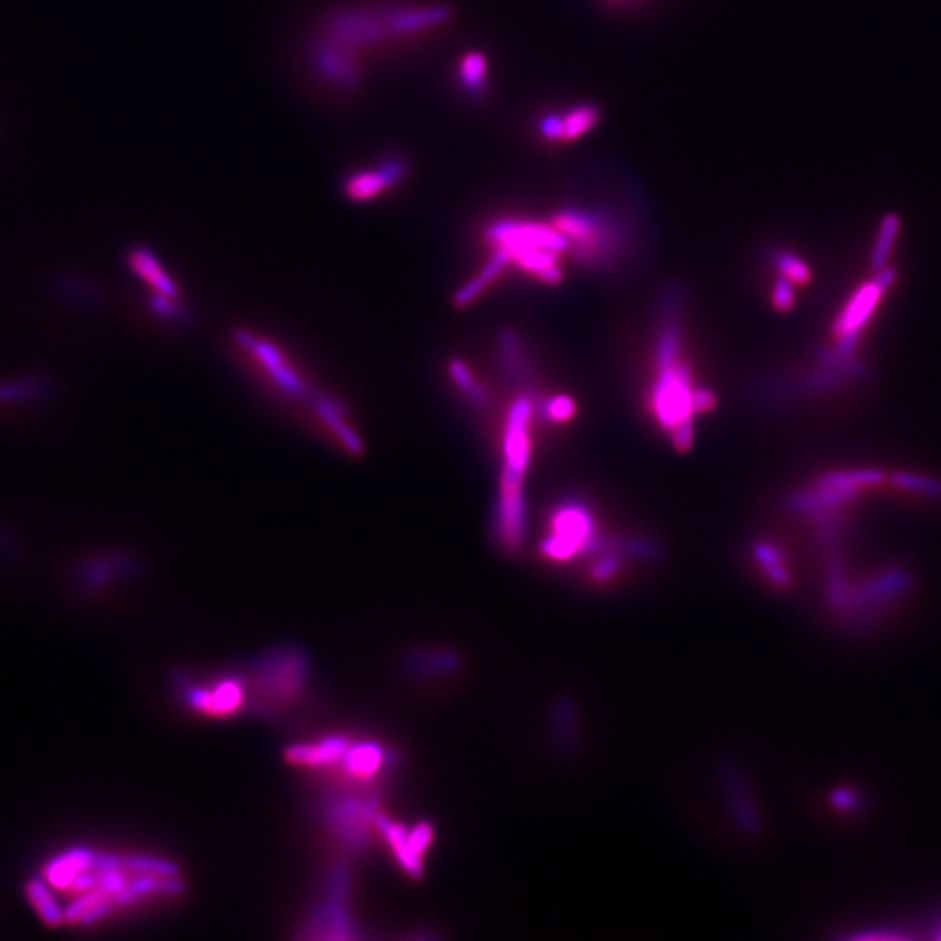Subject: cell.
I'll use <instances>...</instances> for the list:
<instances>
[{
  "label": "cell",
  "mask_w": 941,
  "mask_h": 941,
  "mask_svg": "<svg viewBox=\"0 0 941 941\" xmlns=\"http://www.w3.org/2000/svg\"><path fill=\"white\" fill-rule=\"evenodd\" d=\"M25 891H27L28 900L32 903V907L35 908V912L39 914L46 926L60 928L61 924H65V912L61 910L60 905L56 903L53 894L49 891L48 882L41 881V879H32V881L27 882Z\"/></svg>",
  "instance_id": "14"
},
{
  "label": "cell",
  "mask_w": 941,
  "mask_h": 941,
  "mask_svg": "<svg viewBox=\"0 0 941 941\" xmlns=\"http://www.w3.org/2000/svg\"><path fill=\"white\" fill-rule=\"evenodd\" d=\"M349 746L351 741L344 736H330L312 743L290 746L286 750L285 759L305 769H339Z\"/></svg>",
  "instance_id": "12"
},
{
  "label": "cell",
  "mask_w": 941,
  "mask_h": 941,
  "mask_svg": "<svg viewBox=\"0 0 941 941\" xmlns=\"http://www.w3.org/2000/svg\"><path fill=\"white\" fill-rule=\"evenodd\" d=\"M715 407H717V396L711 393L710 389H705V387L694 389V396H692L694 413L711 412Z\"/></svg>",
  "instance_id": "25"
},
{
  "label": "cell",
  "mask_w": 941,
  "mask_h": 941,
  "mask_svg": "<svg viewBox=\"0 0 941 941\" xmlns=\"http://www.w3.org/2000/svg\"><path fill=\"white\" fill-rule=\"evenodd\" d=\"M304 680V659L297 652H286L271 657L260 670V692L267 701L283 705L297 698Z\"/></svg>",
  "instance_id": "9"
},
{
  "label": "cell",
  "mask_w": 941,
  "mask_h": 941,
  "mask_svg": "<svg viewBox=\"0 0 941 941\" xmlns=\"http://www.w3.org/2000/svg\"><path fill=\"white\" fill-rule=\"evenodd\" d=\"M408 175V163L405 157L386 156L375 166L356 170L344 178L342 189L344 196L353 203H372L375 199L398 187Z\"/></svg>",
  "instance_id": "6"
},
{
  "label": "cell",
  "mask_w": 941,
  "mask_h": 941,
  "mask_svg": "<svg viewBox=\"0 0 941 941\" xmlns=\"http://www.w3.org/2000/svg\"><path fill=\"white\" fill-rule=\"evenodd\" d=\"M535 403L529 393L513 401L504 431V461H502L499 499L495 506V534L504 548L516 551L522 546L527 530V504H525V473L532 457V419Z\"/></svg>",
  "instance_id": "3"
},
{
  "label": "cell",
  "mask_w": 941,
  "mask_h": 941,
  "mask_svg": "<svg viewBox=\"0 0 941 941\" xmlns=\"http://www.w3.org/2000/svg\"><path fill=\"white\" fill-rule=\"evenodd\" d=\"M901 229V218L896 213H889L882 218L879 236L875 241L874 253H872V267L875 271H882L886 267L887 260L891 257L894 243L898 239Z\"/></svg>",
  "instance_id": "16"
},
{
  "label": "cell",
  "mask_w": 941,
  "mask_h": 941,
  "mask_svg": "<svg viewBox=\"0 0 941 941\" xmlns=\"http://www.w3.org/2000/svg\"><path fill=\"white\" fill-rule=\"evenodd\" d=\"M452 18L448 6L356 7L333 14L312 46L319 77L342 89L358 86L359 65L368 53L441 27Z\"/></svg>",
  "instance_id": "1"
},
{
  "label": "cell",
  "mask_w": 941,
  "mask_h": 941,
  "mask_svg": "<svg viewBox=\"0 0 941 941\" xmlns=\"http://www.w3.org/2000/svg\"><path fill=\"white\" fill-rule=\"evenodd\" d=\"M459 75H461L464 88L468 89L469 93L480 95L481 91L485 89V81H487V60H485V56L478 53V51L468 53L462 58Z\"/></svg>",
  "instance_id": "19"
},
{
  "label": "cell",
  "mask_w": 941,
  "mask_h": 941,
  "mask_svg": "<svg viewBox=\"0 0 941 941\" xmlns=\"http://www.w3.org/2000/svg\"><path fill=\"white\" fill-rule=\"evenodd\" d=\"M576 410V401L572 400L570 396H563L562 394V396L549 398L546 405L541 408V413L548 422L563 424V422H569L576 415Z\"/></svg>",
  "instance_id": "20"
},
{
  "label": "cell",
  "mask_w": 941,
  "mask_h": 941,
  "mask_svg": "<svg viewBox=\"0 0 941 941\" xmlns=\"http://www.w3.org/2000/svg\"><path fill=\"white\" fill-rule=\"evenodd\" d=\"M894 483H896V485H900V487L903 488L922 490V492H928V494L938 495V497H941V481L922 478V476H917V474L901 473L894 476Z\"/></svg>",
  "instance_id": "22"
},
{
  "label": "cell",
  "mask_w": 941,
  "mask_h": 941,
  "mask_svg": "<svg viewBox=\"0 0 941 941\" xmlns=\"http://www.w3.org/2000/svg\"><path fill=\"white\" fill-rule=\"evenodd\" d=\"M386 765V752L377 743H351L346 757L342 760L344 774L354 781H370Z\"/></svg>",
  "instance_id": "13"
},
{
  "label": "cell",
  "mask_w": 941,
  "mask_h": 941,
  "mask_svg": "<svg viewBox=\"0 0 941 941\" xmlns=\"http://www.w3.org/2000/svg\"><path fill=\"white\" fill-rule=\"evenodd\" d=\"M375 823L384 835V839L387 840V844L393 849L394 856L400 861L401 867L410 874H417L420 870L422 853L429 844V830L426 826H419L412 833H408L407 828L396 825L384 814L377 816Z\"/></svg>",
  "instance_id": "11"
},
{
  "label": "cell",
  "mask_w": 941,
  "mask_h": 941,
  "mask_svg": "<svg viewBox=\"0 0 941 941\" xmlns=\"http://www.w3.org/2000/svg\"><path fill=\"white\" fill-rule=\"evenodd\" d=\"M499 354H501L502 368L506 370L511 379L525 380L527 365L522 356L520 340L513 332H504L499 339Z\"/></svg>",
  "instance_id": "17"
},
{
  "label": "cell",
  "mask_w": 941,
  "mask_h": 941,
  "mask_svg": "<svg viewBox=\"0 0 941 941\" xmlns=\"http://www.w3.org/2000/svg\"><path fill=\"white\" fill-rule=\"evenodd\" d=\"M600 119V112L595 105H581L569 114H563L565 122V142H574L577 138L589 133L595 128L596 122Z\"/></svg>",
  "instance_id": "18"
},
{
  "label": "cell",
  "mask_w": 941,
  "mask_h": 941,
  "mask_svg": "<svg viewBox=\"0 0 941 941\" xmlns=\"http://www.w3.org/2000/svg\"><path fill=\"white\" fill-rule=\"evenodd\" d=\"M450 375L454 379L455 386L459 387L462 394L471 401V405L476 408H487L490 405L492 398L487 389L478 384V380L474 379L469 366L462 359H454L450 363Z\"/></svg>",
  "instance_id": "15"
},
{
  "label": "cell",
  "mask_w": 941,
  "mask_h": 941,
  "mask_svg": "<svg viewBox=\"0 0 941 941\" xmlns=\"http://www.w3.org/2000/svg\"><path fill=\"white\" fill-rule=\"evenodd\" d=\"M774 258H776V267L781 272V276H785L793 283H806L807 279L811 278L809 267L792 253L781 251V253H776Z\"/></svg>",
  "instance_id": "21"
},
{
  "label": "cell",
  "mask_w": 941,
  "mask_h": 941,
  "mask_svg": "<svg viewBox=\"0 0 941 941\" xmlns=\"http://www.w3.org/2000/svg\"><path fill=\"white\" fill-rule=\"evenodd\" d=\"M593 516L583 502L567 501L553 511L551 534L542 551L555 560H567L595 544Z\"/></svg>",
  "instance_id": "5"
},
{
  "label": "cell",
  "mask_w": 941,
  "mask_h": 941,
  "mask_svg": "<svg viewBox=\"0 0 941 941\" xmlns=\"http://www.w3.org/2000/svg\"><path fill=\"white\" fill-rule=\"evenodd\" d=\"M539 131L541 135L549 142H565V122L563 116L558 114H549L542 117L539 122Z\"/></svg>",
  "instance_id": "23"
},
{
  "label": "cell",
  "mask_w": 941,
  "mask_h": 941,
  "mask_svg": "<svg viewBox=\"0 0 941 941\" xmlns=\"http://www.w3.org/2000/svg\"><path fill=\"white\" fill-rule=\"evenodd\" d=\"M774 305L779 311H788L793 305V281L781 276L774 286Z\"/></svg>",
  "instance_id": "24"
},
{
  "label": "cell",
  "mask_w": 941,
  "mask_h": 941,
  "mask_svg": "<svg viewBox=\"0 0 941 941\" xmlns=\"http://www.w3.org/2000/svg\"><path fill=\"white\" fill-rule=\"evenodd\" d=\"M680 297L671 293L664 300L663 325L656 344V384L650 408L659 426L670 434L673 447L680 454L689 452L694 443V408H692L691 370L682 358Z\"/></svg>",
  "instance_id": "2"
},
{
  "label": "cell",
  "mask_w": 941,
  "mask_h": 941,
  "mask_svg": "<svg viewBox=\"0 0 941 941\" xmlns=\"http://www.w3.org/2000/svg\"><path fill=\"white\" fill-rule=\"evenodd\" d=\"M187 701L204 717H234L246 705V689L241 680L222 678L215 684L192 689L187 694Z\"/></svg>",
  "instance_id": "10"
},
{
  "label": "cell",
  "mask_w": 941,
  "mask_h": 941,
  "mask_svg": "<svg viewBox=\"0 0 941 941\" xmlns=\"http://www.w3.org/2000/svg\"><path fill=\"white\" fill-rule=\"evenodd\" d=\"M551 224L569 241V250L583 265L603 271L623 255L624 227L609 211L569 206L558 211Z\"/></svg>",
  "instance_id": "4"
},
{
  "label": "cell",
  "mask_w": 941,
  "mask_h": 941,
  "mask_svg": "<svg viewBox=\"0 0 941 941\" xmlns=\"http://www.w3.org/2000/svg\"><path fill=\"white\" fill-rule=\"evenodd\" d=\"M894 278H896V274H894L893 269H884V271L879 272V276L875 278L874 283H868V285L861 288L860 292L854 295L853 300L847 305L846 311L842 312L839 321L835 323V332L842 335V342H840L837 353L846 356V358H849V354L853 353L863 326L867 325V321L872 316L879 298H881L887 286L893 283Z\"/></svg>",
  "instance_id": "8"
},
{
  "label": "cell",
  "mask_w": 941,
  "mask_h": 941,
  "mask_svg": "<svg viewBox=\"0 0 941 941\" xmlns=\"http://www.w3.org/2000/svg\"><path fill=\"white\" fill-rule=\"evenodd\" d=\"M487 241L494 248H544L565 253L569 241L553 224L527 220H499L487 229Z\"/></svg>",
  "instance_id": "7"
}]
</instances>
